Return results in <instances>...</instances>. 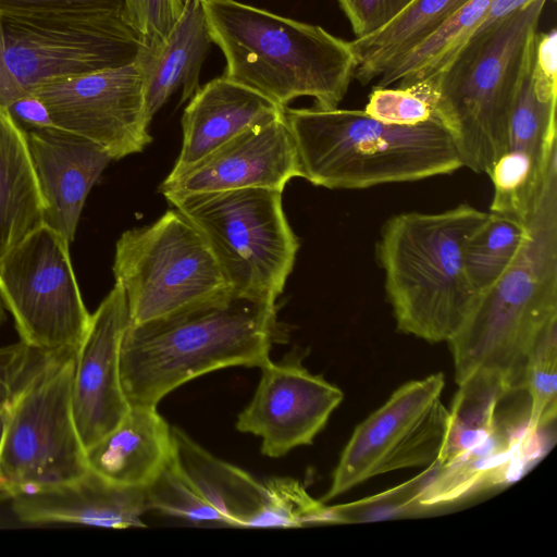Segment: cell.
I'll list each match as a JSON object with an SVG mask.
<instances>
[{"mask_svg":"<svg viewBox=\"0 0 557 557\" xmlns=\"http://www.w3.org/2000/svg\"><path fill=\"white\" fill-rule=\"evenodd\" d=\"M531 1L533 0H492L484 21L479 29L504 20L508 15L525 7Z\"/></svg>","mask_w":557,"mask_h":557,"instance_id":"cell-39","label":"cell"},{"mask_svg":"<svg viewBox=\"0 0 557 557\" xmlns=\"http://www.w3.org/2000/svg\"><path fill=\"white\" fill-rule=\"evenodd\" d=\"M172 454V428L157 407L145 405H129L121 422L85 449L88 469L133 487L147 485Z\"/></svg>","mask_w":557,"mask_h":557,"instance_id":"cell-21","label":"cell"},{"mask_svg":"<svg viewBox=\"0 0 557 557\" xmlns=\"http://www.w3.org/2000/svg\"><path fill=\"white\" fill-rule=\"evenodd\" d=\"M302 178L329 189H362L447 175L462 168L448 128L435 115L414 125L364 112L284 109Z\"/></svg>","mask_w":557,"mask_h":557,"instance_id":"cell-5","label":"cell"},{"mask_svg":"<svg viewBox=\"0 0 557 557\" xmlns=\"http://www.w3.org/2000/svg\"><path fill=\"white\" fill-rule=\"evenodd\" d=\"M112 270L126 297L129 324L232 290L203 238L176 209L125 231L115 244Z\"/></svg>","mask_w":557,"mask_h":557,"instance_id":"cell-9","label":"cell"},{"mask_svg":"<svg viewBox=\"0 0 557 557\" xmlns=\"http://www.w3.org/2000/svg\"><path fill=\"white\" fill-rule=\"evenodd\" d=\"M282 195L274 189L242 188L169 202L203 238L233 292L276 304L300 246Z\"/></svg>","mask_w":557,"mask_h":557,"instance_id":"cell-7","label":"cell"},{"mask_svg":"<svg viewBox=\"0 0 557 557\" xmlns=\"http://www.w3.org/2000/svg\"><path fill=\"white\" fill-rule=\"evenodd\" d=\"M438 468L437 461L398 486L352 503L327 506L326 523L370 522L424 508L421 497Z\"/></svg>","mask_w":557,"mask_h":557,"instance_id":"cell-31","label":"cell"},{"mask_svg":"<svg viewBox=\"0 0 557 557\" xmlns=\"http://www.w3.org/2000/svg\"><path fill=\"white\" fill-rule=\"evenodd\" d=\"M45 208L26 131L0 104V260L44 224Z\"/></svg>","mask_w":557,"mask_h":557,"instance_id":"cell-22","label":"cell"},{"mask_svg":"<svg viewBox=\"0 0 557 557\" xmlns=\"http://www.w3.org/2000/svg\"><path fill=\"white\" fill-rule=\"evenodd\" d=\"M469 0H412L377 32L351 40L357 58L354 78L377 79L395 60L435 33Z\"/></svg>","mask_w":557,"mask_h":557,"instance_id":"cell-24","label":"cell"},{"mask_svg":"<svg viewBox=\"0 0 557 557\" xmlns=\"http://www.w3.org/2000/svg\"><path fill=\"white\" fill-rule=\"evenodd\" d=\"M200 1L223 76L282 108L298 97L321 109L342 102L357 67L351 41L236 0Z\"/></svg>","mask_w":557,"mask_h":557,"instance_id":"cell-3","label":"cell"},{"mask_svg":"<svg viewBox=\"0 0 557 557\" xmlns=\"http://www.w3.org/2000/svg\"><path fill=\"white\" fill-rule=\"evenodd\" d=\"M24 522H67L112 529L143 528L148 511L143 487L114 484L92 470L63 484L10 497Z\"/></svg>","mask_w":557,"mask_h":557,"instance_id":"cell-18","label":"cell"},{"mask_svg":"<svg viewBox=\"0 0 557 557\" xmlns=\"http://www.w3.org/2000/svg\"><path fill=\"white\" fill-rule=\"evenodd\" d=\"M250 403L238 414L236 429L261 438V453L271 458L312 444L343 392L323 376L313 374L298 360L270 361Z\"/></svg>","mask_w":557,"mask_h":557,"instance_id":"cell-14","label":"cell"},{"mask_svg":"<svg viewBox=\"0 0 557 557\" xmlns=\"http://www.w3.org/2000/svg\"><path fill=\"white\" fill-rule=\"evenodd\" d=\"M528 234L527 223L487 212L484 222L468 238L463 253L465 270L476 295L502 276L517 257Z\"/></svg>","mask_w":557,"mask_h":557,"instance_id":"cell-28","label":"cell"},{"mask_svg":"<svg viewBox=\"0 0 557 557\" xmlns=\"http://www.w3.org/2000/svg\"><path fill=\"white\" fill-rule=\"evenodd\" d=\"M45 201L44 224L73 242L86 198L111 157L95 143L51 126L26 131Z\"/></svg>","mask_w":557,"mask_h":557,"instance_id":"cell-17","label":"cell"},{"mask_svg":"<svg viewBox=\"0 0 557 557\" xmlns=\"http://www.w3.org/2000/svg\"><path fill=\"white\" fill-rule=\"evenodd\" d=\"M294 177L302 175L283 113L235 136L178 176L166 177L160 191L168 201L242 188L284 191Z\"/></svg>","mask_w":557,"mask_h":557,"instance_id":"cell-15","label":"cell"},{"mask_svg":"<svg viewBox=\"0 0 557 557\" xmlns=\"http://www.w3.org/2000/svg\"><path fill=\"white\" fill-rule=\"evenodd\" d=\"M0 20H1V14H0Z\"/></svg>","mask_w":557,"mask_h":557,"instance_id":"cell-42","label":"cell"},{"mask_svg":"<svg viewBox=\"0 0 557 557\" xmlns=\"http://www.w3.org/2000/svg\"><path fill=\"white\" fill-rule=\"evenodd\" d=\"M123 0H0L2 16L46 17L120 13Z\"/></svg>","mask_w":557,"mask_h":557,"instance_id":"cell-35","label":"cell"},{"mask_svg":"<svg viewBox=\"0 0 557 557\" xmlns=\"http://www.w3.org/2000/svg\"><path fill=\"white\" fill-rule=\"evenodd\" d=\"M211 42L200 0H185L180 20L164 39L140 42L135 63L149 123L178 88L181 103L199 89L200 69Z\"/></svg>","mask_w":557,"mask_h":557,"instance_id":"cell-20","label":"cell"},{"mask_svg":"<svg viewBox=\"0 0 557 557\" xmlns=\"http://www.w3.org/2000/svg\"><path fill=\"white\" fill-rule=\"evenodd\" d=\"M364 112L396 125H414L433 116L431 106L410 88L375 87L369 96Z\"/></svg>","mask_w":557,"mask_h":557,"instance_id":"cell-33","label":"cell"},{"mask_svg":"<svg viewBox=\"0 0 557 557\" xmlns=\"http://www.w3.org/2000/svg\"><path fill=\"white\" fill-rule=\"evenodd\" d=\"M128 323L126 297L115 283L91 314L75 355L72 411L85 449L112 431L129 409L120 371L121 343Z\"/></svg>","mask_w":557,"mask_h":557,"instance_id":"cell-16","label":"cell"},{"mask_svg":"<svg viewBox=\"0 0 557 557\" xmlns=\"http://www.w3.org/2000/svg\"><path fill=\"white\" fill-rule=\"evenodd\" d=\"M491 2L469 0L435 33L392 62L375 87L409 88L438 74L482 25Z\"/></svg>","mask_w":557,"mask_h":557,"instance_id":"cell-26","label":"cell"},{"mask_svg":"<svg viewBox=\"0 0 557 557\" xmlns=\"http://www.w3.org/2000/svg\"><path fill=\"white\" fill-rule=\"evenodd\" d=\"M437 463L451 466L484 445L497 425V409L510 392L494 373L478 371L458 384Z\"/></svg>","mask_w":557,"mask_h":557,"instance_id":"cell-25","label":"cell"},{"mask_svg":"<svg viewBox=\"0 0 557 557\" xmlns=\"http://www.w3.org/2000/svg\"><path fill=\"white\" fill-rule=\"evenodd\" d=\"M556 102L557 76L537 71L532 58L510 114L506 150L527 152L543 165L556 160Z\"/></svg>","mask_w":557,"mask_h":557,"instance_id":"cell-27","label":"cell"},{"mask_svg":"<svg viewBox=\"0 0 557 557\" xmlns=\"http://www.w3.org/2000/svg\"><path fill=\"white\" fill-rule=\"evenodd\" d=\"M29 95L44 103L53 126L95 143L112 160L141 152L152 140L135 61L50 82Z\"/></svg>","mask_w":557,"mask_h":557,"instance_id":"cell-13","label":"cell"},{"mask_svg":"<svg viewBox=\"0 0 557 557\" xmlns=\"http://www.w3.org/2000/svg\"><path fill=\"white\" fill-rule=\"evenodd\" d=\"M143 488L148 510L181 518L196 525L230 527L226 519L201 496L185 475L174 453Z\"/></svg>","mask_w":557,"mask_h":557,"instance_id":"cell-29","label":"cell"},{"mask_svg":"<svg viewBox=\"0 0 557 557\" xmlns=\"http://www.w3.org/2000/svg\"><path fill=\"white\" fill-rule=\"evenodd\" d=\"M76 351L38 352L14 395L0 441L2 495L67 483L88 471L72 411Z\"/></svg>","mask_w":557,"mask_h":557,"instance_id":"cell-8","label":"cell"},{"mask_svg":"<svg viewBox=\"0 0 557 557\" xmlns=\"http://www.w3.org/2000/svg\"><path fill=\"white\" fill-rule=\"evenodd\" d=\"M2 492H3V486H2V484L0 482V495H2Z\"/></svg>","mask_w":557,"mask_h":557,"instance_id":"cell-41","label":"cell"},{"mask_svg":"<svg viewBox=\"0 0 557 557\" xmlns=\"http://www.w3.org/2000/svg\"><path fill=\"white\" fill-rule=\"evenodd\" d=\"M546 0L478 29L447 66L411 87L450 132L463 166L488 174L506 150L510 114L533 58Z\"/></svg>","mask_w":557,"mask_h":557,"instance_id":"cell-4","label":"cell"},{"mask_svg":"<svg viewBox=\"0 0 557 557\" xmlns=\"http://www.w3.org/2000/svg\"><path fill=\"white\" fill-rule=\"evenodd\" d=\"M34 352L21 341L0 347V441L11 401L37 359Z\"/></svg>","mask_w":557,"mask_h":557,"instance_id":"cell-36","label":"cell"},{"mask_svg":"<svg viewBox=\"0 0 557 557\" xmlns=\"http://www.w3.org/2000/svg\"><path fill=\"white\" fill-rule=\"evenodd\" d=\"M265 503L252 527L296 528L326 523V505L311 497L300 482L290 478H273L265 483Z\"/></svg>","mask_w":557,"mask_h":557,"instance_id":"cell-32","label":"cell"},{"mask_svg":"<svg viewBox=\"0 0 557 557\" xmlns=\"http://www.w3.org/2000/svg\"><path fill=\"white\" fill-rule=\"evenodd\" d=\"M522 388L529 395L528 431L537 436L557 413V323L542 336L528 361Z\"/></svg>","mask_w":557,"mask_h":557,"instance_id":"cell-30","label":"cell"},{"mask_svg":"<svg viewBox=\"0 0 557 557\" xmlns=\"http://www.w3.org/2000/svg\"><path fill=\"white\" fill-rule=\"evenodd\" d=\"M284 109L223 75L208 82L184 110L182 149L166 177L178 176L240 133L282 115Z\"/></svg>","mask_w":557,"mask_h":557,"instance_id":"cell-19","label":"cell"},{"mask_svg":"<svg viewBox=\"0 0 557 557\" xmlns=\"http://www.w3.org/2000/svg\"><path fill=\"white\" fill-rule=\"evenodd\" d=\"M487 212L460 203L441 212H401L383 225L376 258L397 329L431 343L449 342L476 293L463 253Z\"/></svg>","mask_w":557,"mask_h":557,"instance_id":"cell-6","label":"cell"},{"mask_svg":"<svg viewBox=\"0 0 557 557\" xmlns=\"http://www.w3.org/2000/svg\"><path fill=\"white\" fill-rule=\"evenodd\" d=\"M173 453L182 471L230 527L251 528L267 488L247 471L210 454L183 430L173 426Z\"/></svg>","mask_w":557,"mask_h":557,"instance_id":"cell-23","label":"cell"},{"mask_svg":"<svg viewBox=\"0 0 557 557\" xmlns=\"http://www.w3.org/2000/svg\"><path fill=\"white\" fill-rule=\"evenodd\" d=\"M9 110L15 120L24 122L30 128L53 126L46 107L33 95L16 100Z\"/></svg>","mask_w":557,"mask_h":557,"instance_id":"cell-38","label":"cell"},{"mask_svg":"<svg viewBox=\"0 0 557 557\" xmlns=\"http://www.w3.org/2000/svg\"><path fill=\"white\" fill-rule=\"evenodd\" d=\"M69 247L42 224L0 260V298L21 342L39 354L76 351L90 324Z\"/></svg>","mask_w":557,"mask_h":557,"instance_id":"cell-11","label":"cell"},{"mask_svg":"<svg viewBox=\"0 0 557 557\" xmlns=\"http://www.w3.org/2000/svg\"><path fill=\"white\" fill-rule=\"evenodd\" d=\"M3 84L8 109L35 88L58 79L135 61L140 38L123 13L46 17L2 16Z\"/></svg>","mask_w":557,"mask_h":557,"instance_id":"cell-10","label":"cell"},{"mask_svg":"<svg viewBox=\"0 0 557 557\" xmlns=\"http://www.w3.org/2000/svg\"><path fill=\"white\" fill-rule=\"evenodd\" d=\"M185 0H123V17L141 44L164 39L181 17Z\"/></svg>","mask_w":557,"mask_h":557,"instance_id":"cell-34","label":"cell"},{"mask_svg":"<svg viewBox=\"0 0 557 557\" xmlns=\"http://www.w3.org/2000/svg\"><path fill=\"white\" fill-rule=\"evenodd\" d=\"M527 224L517 257L476 295L448 342L457 384L485 371L499 375L509 391L522 389L532 351L557 323V165L546 175Z\"/></svg>","mask_w":557,"mask_h":557,"instance_id":"cell-2","label":"cell"},{"mask_svg":"<svg viewBox=\"0 0 557 557\" xmlns=\"http://www.w3.org/2000/svg\"><path fill=\"white\" fill-rule=\"evenodd\" d=\"M355 38L369 36L403 11L412 0H337Z\"/></svg>","mask_w":557,"mask_h":557,"instance_id":"cell-37","label":"cell"},{"mask_svg":"<svg viewBox=\"0 0 557 557\" xmlns=\"http://www.w3.org/2000/svg\"><path fill=\"white\" fill-rule=\"evenodd\" d=\"M281 334L276 304L230 290L173 313L127 325L120 351L129 405L157 407L169 393L228 367L262 368Z\"/></svg>","mask_w":557,"mask_h":557,"instance_id":"cell-1","label":"cell"},{"mask_svg":"<svg viewBox=\"0 0 557 557\" xmlns=\"http://www.w3.org/2000/svg\"><path fill=\"white\" fill-rule=\"evenodd\" d=\"M442 373L407 382L360 424L346 444L322 502L391 471L437 461L448 425Z\"/></svg>","mask_w":557,"mask_h":557,"instance_id":"cell-12","label":"cell"},{"mask_svg":"<svg viewBox=\"0 0 557 557\" xmlns=\"http://www.w3.org/2000/svg\"><path fill=\"white\" fill-rule=\"evenodd\" d=\"M4 321H5L4 306L0 298V326L3 324Z\"/></svg>","mask_w":557,"mask_h":557,"instance_id":"cell-40","label":"cell"}]
</instances>
